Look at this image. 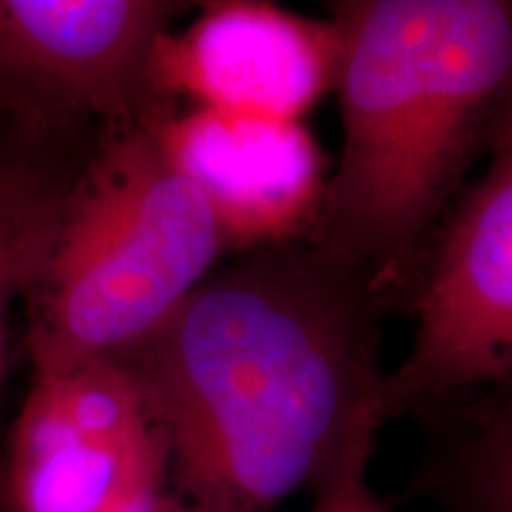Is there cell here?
<instances>
[{
    "label": "cell",
    "instance_id": "1",
    "mask_svg": "<svg viewBox=\"0 0 512 512\" xmlns=\"http://www.w3.org/2000/svg\"><path fill=\"white\" fill-rule=\"evenodd\" d=\"M384 311L306 240L216 268L117 358L162 437L159 512H275L380 432Z\"/></svg>",
    "mask_w": 512,
    "mask_h": 512
},
{
    "label": "cell",
    "instance_id": "6",
    "mask_svg": "<svg viewBox=\"0 0 512 512\" xmlns=\"http://www.w3.org/2000/svg\"><path fill=\"white\" fill-rule=\"evenodd\" d=\"M188 5L166 0H0V107L48 126L110 131L169 112L152 95L157 41Z\"/></svg>",
    "mask_w": 512,
    "mask_h": 512
},
{
    "label": "cell",
    "instance_id": "5",
    "mask_svg": "<svg viewBox=\"0 0 512 512\" xmlns=\"http://www.w3.org/2000/svg\"><path fill=\"white\" fill-rule=\"evenodd\" d=\"M162 482V437L124 363L34 373L12 441L19 512H128Z\"/></svg>",
    "mask_w": 512,
    "mask_h": 512
},
{
    "label": "cell",
    "instance_id": "4",
    "mask_svg": "<svg viewBox=\"0 0 512 512\" xmlns=\"http://www.w3.org/2000/svg\"><path fill=\"white\" fill-rule=\"evenodd\" d=\"M486 157L408 292L413 339L384 377L387 418L512 387V100Z\"/></svg>",
    "mask_w": 512,
    "mask_h": 512
},
{
    "label": "cell",
    "instance_id": "10",
    "mask_svg": "<svg viewBox=\"0 0 512 512\" xmlns=\"http://www.w3.org/2000/svg\"><path fill=\"white\" fill-rule=\"evenodd\" d=\"M67 188L38 162L0 155V387L8 368L12 306L34 280Z\"/></svg>",
    "mask_w": 512,
    "mask_h": 512
},
{
    "label": "cell",
    "instance_id": "3",
    "mask_svg": "<svg viewBox=\"0 0 512 512\" xmlns=\"http://www.w3.org/2000/svg\"><path fill=\"white\" fill-rule=\"evenodd\" d=\"M223 254L214 216L152 117L114 128L64 192L27 290L34 373L140 347Z\"/></svg>",
    "mask_w": 512,
    "mask_h": 512
},
{
    "label": "cell",
    "instance_id": "7",
    "mask_svg": "<svg viewBox=\"0 0 512 512\" xmlns=\"http://www.w3.org/2000/svg\"><path fill=\"white\" fill-rule=\"evenodd\" d=\"M337 60L332 19L261 0H214L181 34L159 38L150 86L162 107L183 98L192 110L304 121L335 88Z\"/></svg>",
    "mask_w": 512,
    "mask_h": 512
},
{
    "label": "cell",
    "instance_id": "8",
    "mask_svg": "<svg viewBox=\"0 0 512 512\" xmlns=\"http://www.w3.org/2000/svg\"><path fill=\"white\" fill-rule=\"evenodd\" d=\"M152 124L209 207L228 254L309 238L330 174L304 121L190 107Z\"/></svg>",
    "mask_w": 512,
    "mask_h": 512
},
{
    "label": "cell",
    "instance_id": "12",
    "mask_svg": "<svg viewBox=\"0 0 512 512\" xmlns=\"http://www.w3.org/2000/svg\"><path fill=\"white\" fill-rule=\"evenodd\" d=\"M128 512H159V496L155 498H147V501H143L140 505H136L133 510Z\"/></svg>",
    "mask_w": 512,
    "mask_h": 512
},
{
    "label": "cell",
    "instance_id": "11",
    "mask_svg": "<svg viewBox=\"0 0 512 512\" xmlns=\"http://www.w3.org/2000/svg\"><path fill=\"white\" fill-rule=\"evenodd\" d=\"M377 432L361 434L337 465L313 486L309 512H392L370 486V456Z\"/></svg>",
    "mask_w": 512,
    "mask_h": 512
},
{
    "label": "cell",
    "instance_id": "2",
    "mask_svg": "<svg viewBox=\"0 0 512 512\" xmlns=\"http://www.w3.org/2000/svg\"><path fill=\"white\" fill-rule=\"evenodd\" d=\"M330 19L342 147L306 242L389 309L512 100V0H339Z\"/></svg>",
    "mask_w": 512,
    "mask_h": 512
},
{
    "label": "cell",
    "instance_id": "9",
    "mask_svg": "<svg viewBox=\"0 0 512 512\" xmlns=\"http://www.w3.org/2000/svg\"><path fill=\"white\" fill-rule=\"evenodd\" d=\"M413 491L439 512H512V387L427 403Z\"/></svg>",
    "mask_w": 512,
    "mask_h": 512
}]
</instances>
